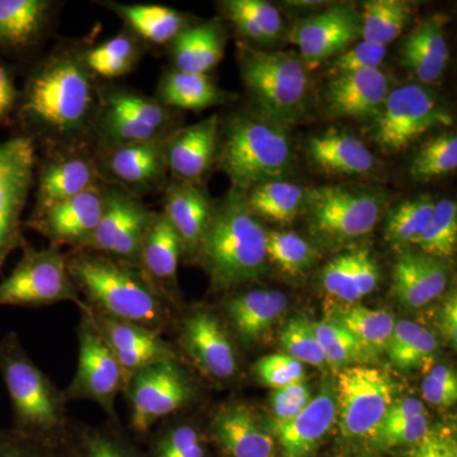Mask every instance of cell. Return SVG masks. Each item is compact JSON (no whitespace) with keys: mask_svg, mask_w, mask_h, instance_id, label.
<instances>
[{"mask_svg":"<svg viewBox=\"0 0 457 457\" xmlns=\"http://www.w3.org/2000/svg\"><path fill=\"white\" fill-rule=\"evenodd\" d=\"M457 167V139L455 134L446 132L429 140L420 147L411 164V176L418 182H427L446 176Z\"/></svg>","mask_w":457,"mask_h":457,"instance_id":"cell-49","label":"cell"},{"mask_svg":"<svg viewBox=\"0 0 457 457\" xmlns=\"http://www.w3.org/2000/svg\"><path fill=\"white\" fill-rule=\"evenodd\" d=\"M102 182L96 167L92 144L51 147L38 156L36 167L35 206L40 215L54 204L82 194Z\"/></svg>","mask_w":457,"mask_h":457,"instance_id":"cell-17","label":"cell"},{"mask_svg":"<svg viewBox=\"0 0 457 457\" xmlns=\"http://www.w3.org/2000/svg\"><path fill=\"white\" fill-rule=\"evenodd\" d=\"M407 457H457L455 431L449 426L429 427L426 435L409 447Z\"/></svg>","mask_w":457,"mask_h":457,"instance_id":"cell-56","label":"cell"},{"mask_svg":"<svg viewBox=\"0 0 457 457\" xmlns=\"http://www.w3.org/2000/svg\"><path fill=\"white\" fill-rule=\"evenodd\" d=\"M215 163L227 174L233 188L248 192L290 173L293 147L279 126L234 114L219 126Z\"/></svg>","mask_w":457,"mask_h":457,"instance_id":"cell-5","label":"cell"},{"mask_svg":"<svg viewBox=\"0 0 457 457\" xmlns=\"http://www.w3.org/2000/svg\"><path fill=\"white\" fill-rule=\"evenodd\" d=\"M113 12L144 46H170L171 41L189 27L185 14L159 4H125L102 2Z\"/></svg>","mask_w":457,"mask_h":457,"instance_id":"cell-33","label":"cell"},{"mask_svg":"<svg viewBox=\"0 0 457 457\" xmlns=\"http://www.w3.org/2000/svg\"><path fill=\"white\" fill-rule=\"evenodd\" d=\"M155 97L171 110L200 112L227 101L228 96L213 83L209 74L170 69L162 75Z\"/></svg>","mask_w":457,"mask_h":457,"instance_id":"cell-36","label":"cell"},{"mask_svg":"<svg viewBox=\"0 0 457 457\" xmlns=\"http://www.w3.org/2000/svg\"><path fill=\"white\" fill-rule=\"evenodd\" d=\"M212 201L196 183L171 179L164 188L163 210L182 245V258L195 261L210 216Z\"/></svg>","mask_w":457,"mask_h":457,"instance_id":"cell-27","label":"cell"},{"mask_svg":"<svg viewBox=\"0 0 457 457\" xmlns=\"http://www.w3.org/2000/svg\"><path fill=\"white\" fill-rule=\"evenodd\" d=\"M255 374L260 380L273 390L281 389L305 378V368L302 362L285 353L262 357L255 363Z\"/></svg>","mask_w":457,"mask_h":457,"instance_id":"cell-52","label":"cell"},{"mask_svg":"<svg viewBox=\"0 0 457 457\" xmlns=\"http://www.w3.org/2000/svg\"><path fill=\"white\" fill-rule=\"evenodd\" d=\"M144 51L145 46L130 31L123 29L107 41L86 46L84 60L98 80L110 83L134 71Z\"/></svg>","mask_w":457,"mask_h":457,"instance_id":"cell-39","label":"cell"},{"mask_svg":"<svg viewBox=\"0 0 457 457\" xmlns=\"http://www.w3.org/2000/svg\"><path fill=\"white\" fill-rule=\"evenodd\" d=\"M312 398L314 395L311 387L303 381L273 390L270 395V405L275 418L273 422L282 423L293 420L311 404Z\"/></svg>","mask_w":457,"mask_h":457,"instance_id":"cell-55","label":"cell"},{"mask_svg":"<svg viewBox=\"0 0 457 457\" xmlns=\"http://www.w3.org/2000/svg\"><path fill=\"white\" fill-rule=\"evenodd\" d=\"M267 261L286 275L297 276L315 261L314 248L295 231H267Z\"/></svg>","mask_w":457,"mask_h":457,"instance_id":"cell-47","label":"cell"},{"mask_svg":"<svg viewBox=\"0 0 457 457\" xmlns=\"http://www.w3.org/2000/svg\"><path fill=\"white\" fill-rule=\"evenodd\" d=\"M411 3L404 0H369L361 14V38L386 47L396 40L411 21Z\"/></svg>","mask_w":457,"mask_h":457,"instance_id":"cell-44","label":"cell"},{"mask_svg":"<svg viewBox=\"0 0 457 457\" xmlns=\"http://www.w3.org/2000/svg\"><path fill=\"white\" fill-rule=\"evenodd\" d=\"M337 418L345 440L368 441L395 402V386L383 370L352 366L335 380Z\"/></svg>","mask_w":457,"mask_h":457,"instance_id":"cell-12","label":"cell"},{"mask_svg":"<svg viewBox=\"0 0 457 457\" xmlns=\"http://www.w3.org/2000/svg\"><path fill=\"white\" fill-rule=\"evenodd\" d=\"M457 243V206L455 201H438L433 210L432 220L416 245L423 253L436 258H449L455 253Z\"/></svg>","mask_w":457,"mask_h":457,"instance_id":"cell-48","label":"cell"},{"mask_svg":"<svg viewBox=\"0 0 457 457\" xmlns=\"http://www.w3.org/2000/svg\"><path fill=\"white\" fill-rule=\"evenodd\" d=\"M20 90L17 89L13 74L0 62V125H4L16 113Z\"/></svg>","mask_w":457,"mask_h":457,"instance_id":"cell-58","label":"cell"},{"mask_svg":"<svg viewBox=\"0 0 457 457\" xmlns=\"http://www.w3.org/2000/svg\"><path fill=\"white\" fill-rule=\"evenodd\" d=\"M106 186V203L101 220L83 249H92L137 267L144 237L155 212L143 198L116 186ZM139 269V267H137Z\"/></svg>","mask_w":457,"mask_h":457,"instance_id":"cell-16","label":"cell"},{"mask_svg":"<svg viewBox=\"0 0 457 457\" xmlns=\"http://www.w3.org/2000/svg\"><path fill=\"white\" fill-rule=\"evenodd\" d=\"M220 117L212 114L203 121L177 129L164 141V158L171 179L196 183L215 164Z\"/></svg>","mask_w":457,"mask_h":457,"instance_id":"cell-23","label":"cell"},{"mask_svg":"<svg viewBox=\"0 0 457 457\" xmlns=\"http://www.w3.org/2000/svg\"><path fill=\"white\" fill-rule=\"evenodd\" d=\"M240 75L269 122L281 126L303 116L308 102V69L294 51H240Z\"/></svg>","mask_w":457,"mask_h":457,"instance_id":"cell-6","label":"cell"},{"mask_svg":"<svg viewBox=\"0 0 457 457\" xmlns=\"http://www.w3.org/2000/svg\"><path fill=\"white\" fill-rule=\"evenodd\" d=\"M90 315L102 338L113 352L126 385L132 376L149 366L165 361H183L173 345L147 328L107 318L92 311Z\"/></svg>","mask_w":457,"mask_h":457,"instance_id":"cell-21","label":"cell"},{"mask_svg":"<svg viewBox=\"0 0 457 457\" xmlns=\"http://www.w3.org/2000/svg\"><path fill=\"white\" fill-rule=\"evenodd\" d=\"M86 44L57 45L27 75L16 116L22 134L36 145L92 144L101 82L84 60Z\"/></svg>","mask_w":457,"mask_h":457,"instance_id":"cell-1","label":"cell"},{"mask_svg":"<svg viewBox=\"0 0 457 457\" xmlns=\"http://www.w3.org/2000/svg\"><path fill=\"white\" fill-rule=\"evenodd\" d=\"M305 191L296 183L270 180L246 192V204L257 218L287 224L303 210Z\"/></svg>","mask_w":457,"mask_h":457,"instance_id":"cell-42","label":"cell"},{"mask_svg":"<svg viewBox=\"0 0 457 457\" xmlns=\"http://www.w3.org/2000/svg\"><path fill=\"white\" fill-rule=\"evenodd\" d=\"M449 284V269L440 258L404 252L394 267L393 293L408 309H420L437 299Z\"/></svg>","mask_w":457,"mask_h":457,"instance_id":"cell-29","label":"cell"},{"mask_svg":"<svg viewBox=\"0 0 457 457\" xmlns=\"http://www.w3.org/2000/svg\"><path fill=\"white\" fill-rule=\"evenodd\" d=\"M37 150L25 135L0 144V269L12 252L27 243L22 213L35 185Z\"/></svg>","mask_w":457,"mask_h":457,"instance_id":"cell-14","label":"cell"},{"mask_svg":"<svg viewBox=\"0 0 457 457\" xmlns=\"http://www.w3.org/2000/svg\"><path fill=\"white\" fill-rule=\"evenodd\" d=\"M453 125V116L428 89L405 84L390 90L375 119L374 139L389 154L408 149L427 132Z\"/></svg>","mask_w":457,"mask_h":457,"instance_id":"cell-13","label":"cell"},{"mask_svg":"<svg viewBox=\"0 0 457 457\" xmlns=\"http://www.w3.org/2000/svg\"><path fill=\"white\" fill-rule=\"evenodd\" d=\"M182 245L170 221L155 212L147 228L139 255V270L156 291L170 303H179V266Z\"/></svg>","mask_w":457,"mask_h":457,"instance_id":"cell-25","label":"cell"},{"mask_svg":"<svg viewBox=\"0 0 457 457\" xmlns=\"http://www.w3.org/2000/svg\"><path fill=\"white\" fill-rule=\"evenodd\" d=\"M0 375L12 411V429L36 440L65 442L71 428L64 390L31 360L16 332L0 341Z\"/></svg>","mask_w":457,"mask_h":457,"instance_id":"cell-4","label":"cell"},{"mask_svg":"<svg viewBox=\"0 0 457 457\" xmlns=\"http://www.w3.org/2000/svg\"><path fill=\"white\" fill-rule=\"evenodd\" d=\"M438 327L442 335L456 347L457 343V297L456 293H451L442 305L438 315Z\"/></svg>","mask_w":457,"mask_h":457,"instance_id":"cell-59","label":"cell"},{"mask_svg":"<svg viewBox=\"0 0 457 457\" xmlns=\"http://www.w3.org/2000/svg\"><path fill=\"white\" fill-rule=\"evenodd\" d=\"M312 328L330 369L341 371L376 359L347 329L333 321H312Z\"/></svg>","mask_w":457,"mask_h":457,"instance_id":"cell-45","label":"cell"},{"mask_svg":"<svg viewBox=\"0 0 457 457\" xmlns=\"http://www.w3.org/2000/svg\"><path fill=\"white\" fill-rule=\"evenodd\" d=\"M306 153L315 167L329 174L362 176L375 168L369 147L347 132L328 130L315 135L308 140Z\"/></svg>","mask_w":457,"mask_h":457,"instance_id":"cell-32","label":"cell"},{"mask_svg":"<svg viewBox=\"0 0 457 457\" xmlns=\"http://www.w3.org/2000/svg\"><path fill=\"white\" fill-rule=\"evenodd\" d=\"M56 7L53 0H0V50L38 46L50 31Z\"/></svg>","mask_w":457,"mask_h":457,"instance_id":"cell-30","label":"cell"},{"mask_svg":"<svg viewBox=\"0 0 457 457\" xmlns=\"http://www.w3.org/2000/svg\"><path fill=\"white\" fill-rule=\"evenodd\" d=\"M179 353L204 378L225 384L237 374L239 363L233 337L224 318L204 306H195L179 320Z\"/></svg>","mask_w":457,"mask_h":457,"instance_id":"cell-15","label":"cell"},{"mask_svg":"<svg viewBox=\"0 0 457 457\" xmlns=\"http://www.w3.org/2000/svg\"><path fill=\"white\" fill-rule=\"evenodd\" d=\"M437 345V339L427 328L414 321L399 320L385 352L395 368L428 372Z\"/></svg>","mask_w":457,"mask_h":457,"instance_id":"cell-41","label":"cell"},{"mask_svg":"<svg viewBox=\"0 0 457 457\" xmlns=\"http://www.w3.org/2000/svg\"><path fill=\"white\" fill-rule=\"evenodd\" d=\"M106 203L104 182L82 194L45 210L40 215L29 216L23 227L37 231L49 245L83 249L95 234Z\"/></svg>","mask_w":457,"mask_h":457,"instance_id":"cell-19","label":"cell"},{"mask_svg":"<svg viewBox=\"0 0 457 457\" xmlns=\"http://www.w3.org/2000/svg\"><path fill=\"white\" fill-rule=\"evenodd\" d=\"M287 305V296L281 291H248L228 297L222 305V318L231 335L245 345H253L272 330Z\"/></svg>","mask_w":457,"mask_h":457,"instance_id":"cell-28","label":"cell"},{"mask_svg":"<svg viewBox=\"0 0 457 457\" xmlns=\"http://www.w3.org/2000/svg\"><path fill=\"white\" fill-rule=\"evenodd\" d=\"M23 254L7 278L0 282V306L41 308L59 303L86 306L66 266V253L57 245L37 249L26 243Z\"/></svg>","mask_w":457,"mask_h":457,"instance_id":"cell-10","label":"cell"},{"mask_svg":"<svg viewBox=\"0 0 457 457\" xmlns=\"http://www.w3.org/2000/svg\"><path fill=\"white\" fill-rule=\"evenodd\" d=\"M422 395L433 407H453L457 400L456 372L445 365L433 368L423 381Z\"/></svg>","mask_w":457,"mask_h":457,"instance_id":"cell-54","label":"cell"},{"mask_svg":"<svg viewBox=\"0 0 457 457\" xmlns=\"http://www.w3.org/2000/svg\"><path fill=\"white\" fill-rule=\"evenodd\" d=\"M435 204L429 196H418L399 204L385 225L387 242L399 246L416 245L432 220Z\"/></svg>","mask_w":457,"mask_h":457,"instance_id":"cell-46","label":"cell"},{"mask_svg":"<svg viewBox=\"0 0 457 457\" xmlns=\"http://www.w3.org/2000/svg\"><path fill=\"white\" fill-rule=\"evenodd\" d=\"M77 328L78 368L73 380L64 390L66 402L89 400L106 413L107 420L120 422L116 400L125 393V376L113 352L98 332L88 306L79 309Z\"/></svg>","mask_w":457,"mask_h":457,"instance_id":"cell-11","label":"cell"},{"mask_svg":"<svg viewBox=\"0 0 457 457\" xmlns=\"http://www.w3.org/2000/svg\"><path fill=\"white\" fill-rule=\"evenodd\" d=\"M207 433L222 457L278 456L272 433L258 422L253 409L245 403H225L216 408Z\"/></svg>","mask_w":457,"mask_h":457,"instance_id":"cell-22","label":"cell"},{"mask_svg":"<svg viewBox=\"0 0 457 457\" xmlns=\"http://www.w3.org/2000/svg\"><path fill=\"white\" fill-rule=\"evenodd\" d=\"M335 380L324 381L320 392L302 413L287 422L272 423V435L282 457H312L336 423Z\"/></svg>","mask_w":457,"mask_h":457,"instance_id":"cell-24","label":"cell"},{"mask_svg":"<svg viewBox=\"0 0 457 457\" xmlns=\"http://www.w3.org/2000/svg\"><path fill=\"white\" fill-rule=\"evenodd\" d=\"M266 236L246 204V192L231 187L213 203L195 261L215 293H228L260 278L266 269Z\"/></svg>","mask_w":457,"mask_h":457,"instance_id":"cell-3","label":"cell"},{"mask_svg":"<svg viewBox=\"0 0 457 457\" xmlns=\"http://www.w3.org/2000/svg\"><path fill=\"white\" fill-rule=\"evenodd\" d=\"M164 141L92 146L99 179L139 198L165 188Z\"/></svg>","mask_w":457,"mask_h":457,"instance_id":"cell-18","label":"cell"},{"mask_svg":"<svg viewBox=\"0 0 457 457\" xmlns=\"http://www.w3.org/2000/svg\"><path fill=\"white\" fill-rule=\"evenodd\" d=\"M279 345L285 351V354L299 361L303 365L308 363L320 370L329 368L317 337L312 332V321L309 319L303 317L290 319V321L282 328Z\"/></svg>","mask_w":457,"mask_h":457,"instance_id":"cell-50","label":"cell"},{"mask_svg":"<svg viewBox=\"0 0 457 457\" xmlns=\"http://www.w3.org/2000/svg\"><path fill=\"white\" fill-rule=\"evenodd\" d=\"M198 395L197 381L183 361H165L141 370L129 380L123 393L132 433L146 438L156 423L185 411L196 403Z\"/></svg>","mask_w":457,"mask_h":457,"instance_id":"cell-8","label":"cell"},{"mask_svg":"<svg viewBox=\"0 0 457 457\" xmlns=\"http://www.w3.org/2000/svg\"><path fill=\"white\" fill-rule=\"evenodd\" d=\"M385 57H386V47L361 41L356 46L345 50L337 57L336 62H333L332 71L335 75L376 71L380 69Z\"/></svg>","mask_w":457,"mask_h":457,"instance_id":"cell-53","label":"cell"},{"mask_svg":"<svg viewBox=\"0 0 457 457\" xmlns=\"http://www.w3.org/2000/svg\"><path fill=\"white\" fill-rule=\"evenodd\" d=\"M237 7L251 18L254 26L262 32L266 42L278 40L284 29L281 14L278 9L263 0H236Z\"/></svg>","mask_w":457,"mask_h":457,"instance_id":"cell-57","label":"cell"},{"mask_svg":"<svg viewBox=\"0 0 457 457\" xmlns=\"http://www.w3.org/2000/svg\"><path fill=\"white\" fill-rule=\"evenodd\" d=\"M339 457H370V456H339Z\"/></svg>","mask_w":457,"mask_h":457,"instance_id":"cell-60","label":"cell"},{"mask_svg":"<svg viewBox=\"0 0 457 457\" xmlns=\"http://www.w3.org/2000/svg\"><path fill=\"white\" fill-rule=\"evenodd\" d=\"M66 266L90 311L163 335L173 306L134 264L92 249L66 252Z\"/></svg>","mask_w":457,"mask_h":457,"instance_id":"cell-2","label":"cell"},{"mask_svg":"<svg viewBox=\"0 0 457 457\" xmlns=\"http://www.w3.org/2000/svg\"><path fill=\"white\" fill-rule=\"evenodd\" d=\"M0 457H74L65 442L36 440L12 428H0Z\"/></svg>","mask_w":457,"mask_h":457,"instance_id":"cell-51","label":"cell"},{"mask_svg":"<svg viewBox=\"0 0 457 457\" xmlns=\"http://www.w3.org/2000/svg\"><path fill=\"white\" fill-rule=\"evenodd\" d=\"M209 433L196 422L167 420L150 435L145 453L147 457H209Z\"/></svg>","mask_w":457,"mask_h":457,"instance_id":"cell-43","label":"cell"},{"mask_svg":"<svg viewBox=\"0 0 457 457\" xmlns=\"http://www.w3.org/2000/svg\"><path fill=\"white\" fill-rule=\"evenodd\" d=\"M219 20L189 26L170 45L173 69L187 73L209 74L224 57L225 29Z\"/></svg>","mask_w":457,"mask_h":457,"instance_id":"cell-35","label":"cell"},{"mask_svg":"<svg viewBox=\"0 0 457 457\" xmlns=\"http://www.w3.org/2000/svg\"><path fill=\"white\" fill-rule=\"evenodd\" d=\"M386 196L376 189L319 186L305 191L309 227L324 242H352L374 230Z\"/></svg>","mask_w":457,"mask_h":457,"instance_id":"cell-9","label":"cell"},{"mask_svg":"<svg viewBox=\"0 0 457 457\" xmlns=\"http://www.w3.org/2000/svg\"><path fill=\"white\" fill-rule=\"evenodd\" d=\"M328 320L347 329L374 356L386 350L395 319L390 312L370 309L361 303H345L333 309Z\"/></svg>","mask_w":457,"mask_h":457,"instance_id":"cell-40","label":"cell"},{"mask_svg":"<svg viewBox=\"0 0 457 457\" xmlns=\"http://www.w3.org/2000/svg\"><path fill=\"white\" fill-rule=\"evenodd\" d=\"M177 111L139 90L101 83L92 146L164 141L177 130Z\"/></svg>","mask_w":457,"mask_h":457,"instance_id":"cell-7","label":"cell"},{"mask_svg":"<svg viewBox=\"0 0 457 457\" xmlns=\"http://www.w3.org/2000/svg\"><path fill=\"white\" fill-rule=\"evenodd\" d=\"M428 428V418L422 400L405 398L394 402L368 442L374 450L411 447L426 435Z\"/></svg>","mask_w":457,"mask_h":457,"instance_id":"cell-38","label":"cell"},{"mask_svg":"<svg viewBox=\"0 0 457 457\" xmlns=\"http://www.w3.org/2000/svg\"><path fill=\"white\" fill-rule=\"evenodd\" d=\"M450 59L444 17L428 18L418 26L402 47V62L422 84L440 80Z\"/></svg>","mask_w":457,"mask_h":457,"instance_id":"cell-34","label":"cell"},{"mask_svg":"<svg viewBox=\"0 0 457 457\" xmlns=\"http://www.w3.org/2000/svg\"><path fill=\"white\" fill-rule=\"evenodd\" d=\"M66 445L74 457H147L121 423L86 425L71 420Z\"/></svg>","mask_w":457,"mask_h":457,"instance_id":"cell-37","label":"cell"},{"mask_svg":"<svg viewBox=\"0 0 457 457\" xmlns=\"http://www.w3.org/2000/svg\"><path fill=\"white\" fill-rule=\"evenodd\" d=\"M389 80L380 69L335 75L328 83V112L338 119H376L389 95Z\"/></svg>","mask_w":457,"mask_h":457,"instance_id":"cell-26","label":"cell"},{"mask_svg":"<svg viewBox=\"0 0 457 457\" xmlns=\"http://www.w3.org/2000/svg\"><path fill=\"white\" fill-rule=\"evenodd\" d=\"M320 281L330 296L356 303L374 293L380 281V269L368 249H357L330 261L321 270Z\"/></svg>","mask_w":457,"mask_h":457,"instance_id":"cell-31","label":"cell"},{"mask_svg":"<svg viewBox=\"0 0 457 457\" xmlns=\"http://www.w3.org/2000/svg\"><path fill=\"white\" fill-rule=\"evenodd\" d=\"M361 38V14L351 4H336L300 21L291 41L299 47L306 69H317L330 57L341 55Z\"/></svg>","mask_w":457,"mask_h":457,"instance_id":"cell-20","label":"cell"}]
</instances>
